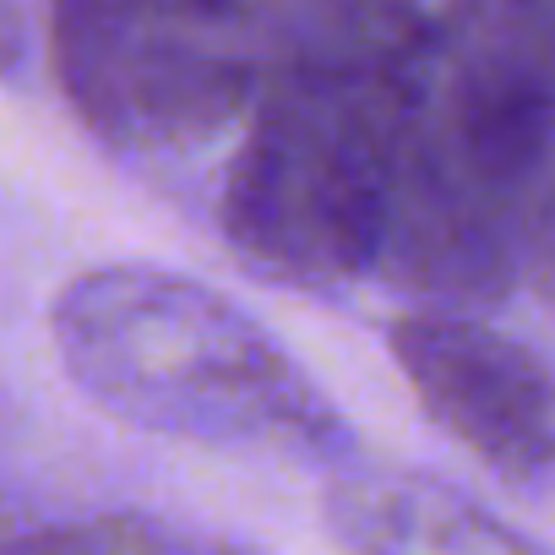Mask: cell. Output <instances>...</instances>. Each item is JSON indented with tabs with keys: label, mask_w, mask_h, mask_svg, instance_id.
<instances>
[{
	"label": "cell",
	"mask_w": 555,
	"mask_h": 555,
	"mask_svg": "<svg viewBox=\"0 0 555 555\" xmlns=\"http://www.w3.org/2000/svg\"><path fill=\"white\" fill-rule=\"evenodd\" d=\"M441 0H322L256 93L223 185L234 256L284 284H344L382 261L403 109Z\"/></svg>",
	"instance_id": "1"
},
{
	"label": "cell",
	"mask_w": 555,
	"mask_h": 555,
	"mask_svg": "<svg viewBox=\"0 0 555 555\" xmlns=\"http://www.w3.org/2000/svg\"><path fill=\"white\" fill-rule=\"evenodd\" d=\"M555 164V0H441L409 77L376 272L420 295L512 284Z\"/></svg>",
	"instance_id": "2"
},
{
	"label": "cell",
	"mask_w": 555,
	"mask_h": 555,
	"mask_svg": "<svg viewBox=\"0 0 555 555\" xmlns=\"http://www.w3.org/2000/svg\"><path fill=\"white\" fill-rule=\"evenodd\" d=\"M50 327L72 382L126 425L245 452L338 441V414L311 376L196 278L93 267L61 289Z\"/></svg>",
	"instance_id": "3"
},
{
	"label": "cell",
	"mask_w": 555,
	"mask_h": 555,
	"mask_svg": "<svg viewBox=\"0 0 555 555\" xmlns=\"http://www.w3.org/2000/svg\"><path fill=\"white\" fill-rule=\"evenodd\" d=\"M295 34V0H50L77 115L126 147L202 142L234 120Z\"/></svg>",
	"instance_id": "4"
},
{
	"label": "cell",
	"mask_w": 555,
	"mask_h": 555,
	"mask_svg": "<svg viewBox=\"0 0 555 555\" xmlns=\"http://www.w3.org/2000/svg\"><path fill=\"white\" fill-rule=\"evenodd\" d=\"M387 338L414 398L463 452L506 490L555 501V371L528 344L452 311L403 317Z\"/></svg>",
	"instance_id": "5"
},
{
	"label": "cell",
	"mask_w": 555,
	"mask_h": 555,
	"mask_svg": "<svg viewBox=\"0 0 555 555\" xmlns=\"http://www.w3.org/2000/svg\"><path fill=\"white\" fill-rule=\"evenodd\" d=\"M327 528L354 550H517V533L468 495L403 468L338 474L327 490Z\"/></svg>",
	"instance_id": "6"
},
{
	"label": "cell",
	"mask_w": 555,
	"mask_h": 555,
	"mask_svg": "<svg viewBox=\"0 0 555 555\" xmlns=\"http://www.w3.org/2000/svg\"><path fill=\"white\" fill-rule=\"evenodd\" d=\"M39 550H99V544H169L164 533H147L137 522H104V528H72V533H39Z\"/></svg>",
	"instance_id": "7"
}]
</instances>
